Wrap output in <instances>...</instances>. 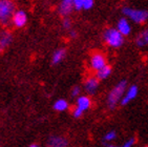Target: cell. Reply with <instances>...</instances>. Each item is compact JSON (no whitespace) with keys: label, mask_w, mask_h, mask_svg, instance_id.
I'll list each match as a JSON object with an SVG mask.
<instances>
[{"label":"cell","mask_w":148,"mask_h":147,"mask_svg":"<svg viewBox=\"0 0 148 147\" xmlns=\"http://www.w3.org/2000/svg\"><path fill=\"white\" fill-rule=\"evenodd\" d=\"M13 42V34L8 30L0 31V44L5 49Z\"/></svg>","instance_id":"7c38bea8"},{"label":"cell","mask_w":148,"mask_h":147,"mask_svg":"<svg viewBox=\"0 0 148 147\" xmlns=\"http://www.w3.org/2000/svg\"><path fill=\"white\" fill-rule=\"evenodd\" d=\"M15 11L16 5L13 0H0V24L8 25Z\"/></svg>","instance_id":"277c9868"},{"label":"cell","mask_w":148,"mask_h":147,"mask_svg":"<svg viewBox=\"0 0 148 147\" xmlns=\"http://www.w3.org/2000/svg\"><path fill=\"white\" fill-rule=\"evenodd\" d=\"M144 147H148V146H144Z\"/></svg>","instance_id":"83f0119b"},{"label":"cell","mask_w":148,"mask_h":147,"mask_svg":"<svg viewBox=\"0 0 148 147\" xmlns=\"http://www.w3.org/2000/svg\"><path fill=\"white\" fill-rule=\"evenodd\" d=\"M66 56V49L65 48H58L54 52V54L51 56V63L54 65H57L59 63H61L63 61V59Z\"/></svg>","instance_id":"5bb4252c"},{"label":"cell","mask_w":148,"mask_h":147,"mask_svg":"<svg viewBox=\"0 0 148 147\" xmlns=\"http://www.w3.org/2000/svg\"><path fill=\"white\" fill-rule=\"evenodd\" d=\"M99 81L97 77H89L85 80L84 83V88L85 91L89 93V95H94L97 91L98 87H99Z\"/></svg>","instance_id":"30bf717a"},{"label":"cell","mask_w":148,"mask_h":147,"mask_svg":"<svg viewBox=\"0 0 148 147\" xmlns=\"http://www.w3.org/2000/svg\"><path fill=\"white\" fill-rule=\"evenodd\" d=\"M103 40L109 47L119 48L125 42V36H123L116 27H109L103 33Z\"/></svg>","instance_id":"6da1fadb"},{"label":"cell","mask_w":148,"mask_h":147,"mask_svg":"<svg viewBox=\"0 0 148 147\" xmlns=\"http://www.w3.org/2000/svg\"><path fill=\"white\" fill-rule=\"evenodd\" d=\"M3 51H4V48L2 47V45H1V44H0V54H1V53H2Z\"/></svg>","instance_id":"4316f807"},{"label":"cell","mask_w":148,"mask_h":147,"mask_svg":"<svg viewBox=\"0 0 148 147\" xmlns=\"http://www.w3.org/2000/svg\"><path fill=\"white\" fill-rule=\"evenodd\" d=\"M69 108V102L64 99H60L57 100L54 104V109L57 110V111H64Z\"/></svg>","instance_id":"e0dca14e"},{"label":"cell","mask_w":148,"mask_h":147,"mask_svg":"<svg viewBox=\"0 0 148 147\" xmlns=\"http://www.w3.org/2000/svg\"><path fill=\"white\" fill-rule=\"evenodd\" d=\"M47 145L49 147H66L69 145V141L63 137L53 136L49 139Z\"/></svg>","instance_id":"8fae6325"},{"label":"cell","mask_w":148,"mask_h":147,"mask_svg":"<svg viewBox=\"0 0 148 147\" xmlns=\"http://www.w3.org/2000/svg\"><path fill=\"white\" fill-rule=\"evenodd\" d=\"M134 143H136V139L131 138V139H129L128 141H126L122 146H116V145L107 144V143H105V142H104V145H105L106 147H132L134 145Z\"/></svg>","instance_id":"ac0fdd59"},{"label":"cell","mask_w":148,"mask_h":147,"mask_svg":"<svg viewBox=\"0 0 148 147\" xmlns=\"http://www.w3.org/2000/svg\"><path fill=\"white\" fill-rule=\"evenodd\" d=\"M123 15L130 21L137 24H144L148 21V11L141 9H134L130 6H124L122 9Z\"/></svg>","instance_id":"7a4b0ae2"},{"label":"cell","mask_w":148,"mask_h":147,"mask_svg":"<svg viewBox=\"0 0 148 147\" xmlns=\"http://www.w3.org/2000/svg\"><path fill=\"white\" fill-rule=\"evenodd\" d=\"M126 87H127V82L125 80H122L110 91L107 97V105L110 109H114L118 103L121 101L122 97L125 93Z\"/></svg>","instance_id":"3957f363"},{"label":"cell","mask_w":148,"mask_h":147,"mask_svg":"<svg viewBox=\"0 0 148 147\" xmlns=\"http://www.w3.org/2000/svg\"><path fill=\"white\" fill-rule=\"evenodd\" d=\"M83 111L81 108H79L78 106H76V107L73 109V116L75 117V118H80V117H82V115H83Z\"/></svg>","instance_id":"7402d4cb"},{"label":"cell","mask_w":148,"mask_h":147,"mask_svg":"<svg viewBox=\"0 0 148 147\" xmlns=\"http://www.w3.org/2000/svg\"><path fill=\"white\" fill-rule=\"evenodd\" d=\"M62 27L66 31H69L73 27V22H71V20L69 19V17H63L62 20Z\"/></svg>","instance_id":"d6986e66"},{"label":"cell","mask_w":148,"mask_h":147,"mask_svg":"<svg viewBox=\"0 0 148 147\" xmlns=\"http://www.w3.org/2000/svg\"><path fill=\"white\" fill-rule=\"evenodd\" d=\"M138 91H139V89H138V86L137 85H131V86H129V88L126 91L125 95L122 97V99H121V105H127L130 101H132V100L136 98V97L138 96Z\"/></svg>","instance_id":"9c48e42d"},{"label":"cell","mask_w":148,"mask_h":147,"mask_svg":"<svg viewBox=\"0 0 148 147\" xmlns=\"http://www.w3.org/2000/svg\"><path fill=\"white\" fill-rule=\"evenodd\" d=\"M116 138H117V135H116V133H114V131H109V133H107L105 136H104V138H103V141H104V142L114 141Z\"/></svg>","instance_id":"ffe728a7"},{"label":"cell","mask_w":148,"mask_h":147,"mask_svg":"<svg viewBox=\"0 0 148 147\" xmlns=\"http://www.w3.org/2000/svg\"><path fill=\"white\" fill-rule=\"evenodd\" d=\"M106 64H107V59L102 52H95L91 54L89 58V67L92 71H99L100 68H102Z\"/></svg>","instance_id":"5b68a950"},{"label":"cell","mask_w":148,"mask_h":147,"mask_svg":"<svg viewBox=\"0 0 148 147\" xmlns=\"http://www.w3.org/2000/svg\"><path fill=\"white\" fill-rule=\"evenodd\" d=\"M74 1V6L77 11H81L83 9V3L84 0H73Z\"/></svg>","instance_id":"603a6c76"},{"label":"cell","mask_w":148,"mask_h":147,"mask_svg":"<svg viewBox=\"0 0 148 147\" xmlns=\"http://www.w3.org/2000/svg\"><path fill=\"white\" fill-rule=\"evenodd\" d=\"M136 44L139 47H145L148 46V27L143 30L136 38Z\"/></svg>","instance_id":"4fadbf2b"},{"label":"cell","mask_w":148,"mask_h":147,"mask_svg":"<svg viewBox=\"0 0 148 147\" xmlns=\"http://www.w3.org/2000/svg\"><path fill=\"white\" fill-rule=\"evenodd\" d=\"M80 93H81V88L79 86H75L71 89V96L73 97H79Z\"/></svg>","instance_id":"cb8c5ba5"},{"label":"cell","mask_w":148,"mask_h":147,"mask_svg":"<svg viewBox=\"0 0 148 147\" xmlns=\"http://www.w3.org/2000/svg\"><path fill=\"white\" fill-rule=\"evenodd\" d=\"M29 147H39V145L36 144V143H33V144L29 145Z\"/></svg>","instance_id":"484cf974"},{"label":"cell","mask_w":148,"mask_h":147,"mask_svg":"<svg viewBox=\"0 0 148 147\" xmlns=\"http://www.w3.org/2000/svg\"><path fill=\"white\" fill-rule=\"evenodd\" d=\"M116 28H117L123 36H129L131 33V24H130V22H129V19L126 17L120 18V19L118 20Z\"/></svg>","instance_id":"ba28073f"},{"label":"cell","mask_w":148,"mask_h":147,"mask_svg":"<svg viewBox=\"0 0 148 147\" xmlns=\"http://www.w3.org/2000/svg\"><path fill=\"white\" fill-rule=\"evenodd\" d=\"M75 10L73 0H61L58 6V13L61 17H69Z\"/></svg>","instance_id":"52a82bcc"},{"label":"cell","mask_w":148,"mask_h":147,"mask_svg":"<svg viewBox=\"0 0 148 147\" xmlns=\"http://www.w3.org/2000/svg\"><path fill=\"white\" fill-rule=\"evenodd\" d=\"M27 14L23 10H16L12 16L11 22L16 28H22L27 23Z\"/></svg>","instance_id":"8992f818"},{"label":"cell","mask_w":148,"mask_h":147,"mask_svg":"<svg viewBox=\"0 0 148 147\" xmlns=\"http://www.w3.org/2000/svg\"><path fill=\"white\" fill-rule=\"evenodd\" d=\"M95 5V0H84L83 3V9L84 10H91Z\"/></svg>","instance_id":"44dd1931"},{"label":"cell","mask_w":148,"mask_h":147,"mask_svg":"<svg viewBox=\"0 0 148 147\" xmlns=\"http://www.w3.org/2000/svg\"><path fill=\"white\" fill-rule=\"evenodd\" d=\"M77 106L81 108L83 111H85V110L90 108L91 100L87 96H79L77 99Z\"/></svg>","instance_id":"2e32d148"},{"label":"cell","mask_w":148,"mask_h":147,"mask_svg":"<svg viewBox=\"0 0 148 147\" xmlns=\"http://www.w3.org/2000/svg\"><path fill=\"white\" fill-rule=\"evenodd\" d=\"M77 36H78V33L76 30H74V28L69 30V37L71 39H75V38H77Z\"/></svg>","instance_id":"d4e9b609"},{"label":"cell","mask_w":148,"mask_h":147,"mask_svg":"<svg viewBox=\"0 0 148 147\" xmlns=\"http://www.w3.org/2000/svg\"><path fill=\"white\" fill-rule=\"evenodd\" d=\"M111 73H112L111 66L108 64H106V65H104L102 68H100L99 71H96V77H97L99 80H105L110 76Z\"/></svg>","instance_id":"9a60e30c"}]
</instances>
